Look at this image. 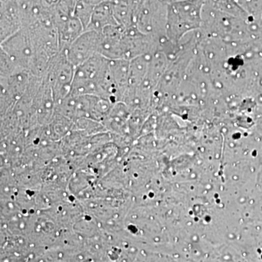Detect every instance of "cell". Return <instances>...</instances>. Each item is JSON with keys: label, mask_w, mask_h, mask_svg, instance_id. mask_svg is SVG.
Instances as JSON below:
<instances>
[{"label": "cell", "mask_w": 262, "mask_h": 262, "mask_svg": "<svg viewBox=\"0 0 262 262\" xmlns=\"http://www.w3.org/2000/svg\"><path fill=\"white\" fill-rule=\"evenodd\" d=\"M205 0H178L169 3L166 37L178 46L188 32L201 29Z\"/></svg>", "instance_id": "1"}, {"label": "cell", "mask_w": 262, "mask_h": 262, "mask_svg": "<svg viewBox=\"0 0 262 262\" xmlns=\"http://www.w3.org/2000/svg\"><path fill=\"white\" fill-rule=\"evenodd\" d=\"M75 68L69 60L66 50H62L51 58L43 77L51 86L56 105L70 96Z\"/></svg>", "instance_id": "2"}, {"label": "cell", "mask_w": 262, "mask_h": 262, "mask_svg": "<svg viewBox=\"0 0 262 262\" xmlns=\"http://www.w3.org/2000/svg\"><path fill=\"white\" fill-rule=\"evenodd\" d=\"M101 39V33L93 30L84 31L66 50L71 63L77 67L91 57L100 54Z\"/></svg>", "instance_id": "3"}, {"label": "cell", "mask_w": 262, "mask_h": 262, "mask_svg": "<svg viewBox=\"0 0 262 262\" xmlns=\"http://www.w3.org/2000/svg\"><path fill=\"white\" fill-rule=\"evenodd\" d=\"M23 28L18 0H1V42Z\"/></svg>", "instance_id": "4"}, {"label": "cell", "mask_w": 262, "mask_h": 262, "mask_svg": "<svg viewBox=\"0 0 262 262\" xmlns=\"http://www.w3.org/2000/svg\"><path fill=\"white\" fill-rule=\"evenodd\" d=\"M120 26L114 15L111 1L103 2L95 6L91 22L86 30L101 32L108 26ZM121 27V26H120Z\"/></svg>", "instance_id": "5"}, {"label": "cell", "mask_w": 262, "mask_h": 262, "mask_svg": "<svg viewBox=\"0 0 262 262\" xmlns=\"http://www.w3.org/2000/svg\"><path fill=\"white\" fill-rule=\"evenodd\" d=\"M60 0H39V4L45 9L53 10L56 8Z\"/></svg>", "instance_id": "6"}]
</instances>
